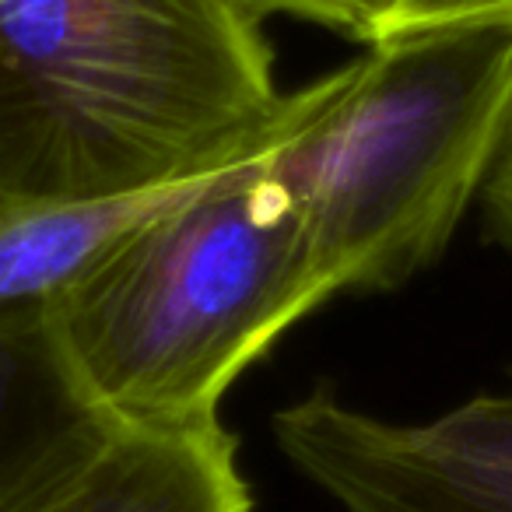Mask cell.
Instances as JSON below:
<instances>
[{"label":"cell","instance_id":"6da1fadb","mask_svg":"<svg viewBox=\"0 0 512 512\" xmlns=\"http://www.w3.org/2000/svg\"><path fill=\"white\" fill-rule=\"evenodd\" d=\"M295 109L242 0H0V218L214 176Z\"/></svg>","mask_w":512,"mask_h":512},{"label":"cell","instance_id":"7a4b0ae2","mask_svg":"<svg viewBox=\"0 0 512 512\" xmlns=\"http://www.w3.org/2000/svg\"><path fill=\"white\" fill-rule=\"evenodd\" d=\"M260 158L190 183L43 299L71 372L120 428L221 425L232 379L330 299Z\"/></svg>","mask_w":512,"mask_h":512},{"label":"cell","instance_id":"3957f363","mask_svg":"<svg viewBox=\"0 0 512 512\" xmlns=\"http://www.w3.org/2000/svg\"><path fill=\"white\" fill-rule=\"evenodd\" d=\"M512 109V22L397 32L299 92L264 172L323 285H404L484 190Z\"/></svg>","mask_w":512,"mask_h":512},{"label":"cell","instance_id":"277c9868","mask_svg":"<svg viewBox=\"0 0 512 512\" xmlns=\"http://www.w3.org/2000/svg\"><path fill=\"white\" fill-rule=\"evenodd\" d=\"M274 439L348 512H512V390L428 421L313 393L278 411Z\"/></svg>","mask_w":512,"mask_h":512},{"label":"cell","instance_id":"5b68a950","mask_svg":"<svg viewBox=\"0 0 512 512\" xmlns=\"http://www.w3.org/2000/svg\"><path fill=\"white\" fill-rule=\"evenodd\" d=\"M116 435L67 365L46 302L0 309V512H46Z\"/></svg>","mask_w":512,"mask_h":512},{"label":"cell","instance_id":"8992f818","mask_svg":"<svg viewBox=\"0 0 512 512\" xmlns=\"http://www.w3.org/2000/svg\"><path fill=\"white\" fill-rule=\"evenodd\" d=\"M46 512H249V488L221 425L120 428L99 463Z\"/></svg>","mask_w":512,"mask_h":512},{"label":"cell","instance_id":"52a82bcc","mask_svg":"<svg viewBox=\"0 0 512 512\" xmlns=\"http://www.w3.org/2000/svg\"><path fill=\"white\" fill-rule=\"evenodd\" d=\"M186 186L190 183L92 207L4 214L0 218V309L53 295L102 246L176 200Z\"/></svg>","mask_w":512,"mask_h":512},{"label":"cell","instance_id":"ba28073f","mask_svg":"<svg viewBox=\"0 0 512 512\" xmlns=\"http://www.w3.org/2000/svg\"><path fill=\"white\" fill-rule=\"evenodd\" d=\"M256 15H292L302 22H316L341 36L376 43L386 36L400 0H242Z\"/></svg>","mask_w":512,"mask_h":512},{"label":"cell","instance_id":"9c48e42d","mask_svg":"<svg viewBox=\"0 0 512 512\" xmlns=\"http://www.w3.org/2000/svg\"><path fill=\"white\" fill-rule=\"evenodd\" d=\"M456 22H512V0H400L386 36Z\"/></svg>","mask_w":512,"mask_h":512},{"label":"cell","instance_id":"30bf717a","mask_svg":"<svg viewBox=\"0 0 512 512\" xmlns=\"http://www.w3.org/2000/svg\"><path fill=\"white\" fill-rule=\"evenodd\" d=\"M481 197L484 207H488L495 239L505 249H512V109H509V120H505L502 141H498L495 162H491V172L484 179Z\"/></svg>","mask_w":512,"mask_h":512}]
</instances>
